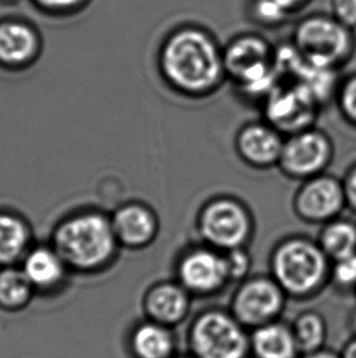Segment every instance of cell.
I'll list each match as a JSON object with an SVG mask.
<instances>
[{
	"mask_svg": "<svg viewBox=\"0 0 356 358\" xmlns=\"http://www.w3.org/2000/svg\"><path fill=\"white\" fill-rule=\"evenodd\" d=\"M39 50V37L32 26L19 20L0 22V64L21 68L34 62Z\"/></svg>",
	"mask_w": 356,
	"mask_h": 358,
	"instance_id": "16",
	"label": "cell"
},
{
	"mask_svg": "<svg viewBox=\"0 0 356 358\" xmlns=\"http://www.w3.org/2000/svg\"><path fill=\"white\" fill-rule=\"evenodd\" d=\"M24 275L34 290L52 291L63 284L68 266L54 247H36L22 261Z\"/></svg>",
	"mask_w": 356,
	"mask_h": 358,
	"instance_id": "17",
	"label": "cell"
},
{
	"mask_svg": "<svg viewBox=\"0 0 356 358\" xmlns=\"http://www.w3.org/2000/svg\"><path fill=\"white\" fill-rule=\"evenodd\" d=\"M116 238L121 245L140 250L153 243L160 230L158 215L147 204H125L111 219Z\"/></svg>",
	"mask_w": 356,
	"mask_h": 358,
	"instance_id": "14",
	"label": "cell"
},
{
	"mask_svg": "<svg viewBox=\"0 0 356 358\" xmlns=\"http://www.w3.org/2000/svg\"><path fill=\"white\" fill-rule=\"evenodd\" d=\"M323 253L331 262L356 253V222L338 217L321 225L316 238Z\"/></svg>",
	"mask_w": 356,
	"mask_h": 358,
	"instance_id": "18",
	"label": "cell"
},
{
	"mask_svg": "<svg viewBox=\"0 0 356 358\" xmlns=\"http://www.w3.org/2000/svg\"><path fill=\"white\" fill-rule=\"evenodd\" d=\"M227 80H231L241 93L265 98L277 85L276 54L265 39L243 36L223 49Z\"/></svg>",
	"mask_w": 356,
	"mask_h": 358,
	"instance_id": "5",
	"label": "cell"
},
{
	"mask_svg": "<svg viewBox=\"0 0 356 358\" xmlns=\"http://www.w3.org/2000/svg\"><path fill=\"white\" fill-rule=\"evenodd\" d=\"M329 284L339 290L356 291V253L331 262Z\"/></svg>",
	"mask_w": 356,
	"mask_h": 358,
	"instance_id": "25",
	"label": "cell"
},
{
	"mask_svg": "<svg viewBox=\"0 0 356 358\" xmlns=\"http://www.w3.org/2000/svg\"><path fill=\"white\" fill-rule=\"evenodd\" d=\"M295 217L303 223L323 225L347 209L342 179L328 173L302 181L292 199Z\"/></svg>",
	"mask_w": 356,
	"mask_h": 358,
	"instance_id": "9",
	"label": "cell"
},
{
	"mask_svg": "<svg viewBox=\"0 0 356 358\" xmlns=\"http://www.w3.org/2000/svg\"><path fill=\"white\" fill-rule=\"evenodd\" d=\"M346 358H356V340L348 348Z\"/></svg>",
	"mask_w": 356,
	"mask_h": 358,
	"instance_id": "32",
	"label": "cell"
},
{
	"mask_svg": "<svg viewBox=\"0 0 356 358\" xmlns=\"http://www.w3.org/2000/svg\"><path fill=\"white\" fill-rule=\"evenodd\" d=\"M342 182L347 199V209L356 215V160L346 170Z\"/></svg>",
	"mask_w": 356,
	"mask_h": 358,
	"instance_id": "29",
	"label": "cell"
},
{
	"mask_svg": "<svg viewBox=\"0 0 356 358\" xmlns=\"http://www.w3.org/2000/svg\"><path fill=\"white\" fill-rule=\"evenodd\" d=\"M264 119L284 136L313 126L318 115V103L298 85H276L265 97Z\"/></svg>",
	"mask_w": 356,
	"mask_h": 358,
	"instance_id": "12",
	"label": "cell"
},
{
	"mask_svg": "<svg viewBox=\"0 0 356 358\" xmlns=\"http://www.w3.org/2000/svg\"><path fill=\"white\" fill-rule=\"evenodd\" d=\"M334 102L344 122L356 129V73L338 83Z\"/></svg>",
	"mask_w": 356,
	"mask_h": 358,
	"instance_id": "24",
	"label": "cell"
},
{
	"mask_svg": "<svg viewBox=\"0 0 356 358\" xmlns=\"http://www.w3.org/2000/svg\"><path fill=\"white\" fill-rule=\"evenodd\" d=\"M119 241L111 219L98 212H84L65 219L54 233V248L68 268L101 271L115 257Z\"/></svg>",
	"mask_w": 356,
	"mask_h": 358,
	"instance_id": "3",
	"label": "cell"
},
{
	"mask_svg": "<svg viewBox=\"0 0 356 358\" xmlns=\"http://www.w3.org/2000/svg\"><path fill=\"white\" fill-rule=\"evenodd\" d=\"M279 4L283 5L289 13H292L293 10L298 9L300 6H303L308 0H277Z\"/></svg>",
	"mask_w": 356,
	"mask_h": 358,
	"instance_id": "31",
	"label": "cell"
},
{
	"mask_svg": "<svg viewBox=\"0 0 356 358\" xmlns=\"http://www.w3.org/2000/svg\"><path fill=\"white\" fill-rule=\"evenodd\" d=\"M254 346L261 358H292L295 339L283 325L267 324L256 330Z\"/></svg>",
	"mask_w": 356,
	"mask_h": 358,
	"instance_id": "22",
	"label": "cell"
},
{
	"mask_svg": "<svg viewBox=\"0 0 356 358\" xmlns=\"http://www.w3.org/2000/svg\"><path fill=\"white\" fill-rule=\"evenodd\" d=\"M161 76L169 87L189 99H205L226 81L223 50L202 29H178L165 41L159 54Z\"/></svg>",
	"mask_w": 356,
	"mask_h": 358,
	"instance_id": "1",
	"label": "cell"
},
{
	"mask_svg": "<svg viewBox=\"0 0 356 358\" xmlns=\"http://www.w3.org/2000/svg\"><path fill=\"white\" fill-rule=\"evenodd\" d=\"M132 350L138 358H166L172 350V338L165 325L148 322L132 335Z\"/></svg>",
	"mask_w": 356,
	"mask_h": 358,
	"instance_id": "20",
	"label": "cell"
},
{
	"mask_svg": "<svg viewBox=\"0 0 356 358\" xmlns=\"http://www.w3.org/2000/svg\"><path fill=\"white\" fill-rule=\"evenodd\" d=\"M84 0H34L36 4L40 8L54 11V13H63L77 8L82 4Z\"/></svg>",
	"mask_w": 356,
	"mask_h": 358,
	"instance_id": "30",
	"label": "cell"
},
{
	"mask_svg": "<svg viewBox=\"0 0 356 358\" xmlns=\"http://www.w3.org/2000/svg\"><path fill=\"white\" fill-rule=\"evenodd\" d=\"M255 229L251 207L233 194H215L207 199L195 217L199 241L222 252L249 247Z\"/></svg>",
	"mask_w": 356,
	"mask_h": 358,
	"instance_id": "4",
	"label": "cell"
},
{
	"mask_svg": "<svg viewBox=\"0 0 356 358\" xmlns=\"http://www.w3.org/2000/svg\"><path fill=\"white\" fill-rule=\"evenodd\" d=\"M353 322H354V327H355L356 329V315H354V320H353Z\"/></svg>",
	"mask_w": 356,
	"mask_h": 358,
	"instance_id": "34",
	"label": "cell"
},
{
	"mask_svg": "<svg viewBox=\"0 0 356 358\" xmlns=\"http://www.w3.org/2000/svg\"><path fill=\"white\" fill-rule=\"evenodd\" d=\"M29 229L14 214L0 213V266H9L26 255Z\"/></svg>",
	"mask_w": 356,
	"mask_h": 358,
	"instance_id": "19",
	"label": "cell"
},
{
	"mask_svg": "<svg viewBox=\"0 0 356 358\" xmlns=\"http://www.w3.org/2000/svg\"><path fill=\"white\" fill-rule=\"evenodd\" d=\"M226 259L227 271L232 282H241L251 275L253 257L249 247L236 248L231 251L223 252Z\"/></svg>",
	"mask_w": 356,
	"mask_h": 358,
	"instance_id": "26",
	"label": "cell"
},
{
	"mask_svg": "<svg viewBox=\"0 0 356 358\" xmlns=\"http://www.w3.org/2000/svg\"><path fill=\"white\" fill-rule=\"evenodd\" d=\"M285 136L265 119L248 121L237 130L235 150L242 163L255 170L277 168Z\"/></svg>",
	"mask_w": 356,
	"mask_h": 358,
	"instance_id": "13",
	"label": "cell"
},
{
	"mask_svg": "<svg viewBox=\"0 0 356 358\" xmlns=\"http://www.w3.org/2000/svg\"><path fill=\"white\" fill-rule=\"evenodd\" d=\"M293 47L305 63L336 71L352 58L355 42L352 29L333 16H313L298 24Z\"/></svg>",
	"mask_w": 356,
	"mask_h": 358,
	"instance_id": "6",
	"label": "cell"
},
{
	"mask_svg": "<svg viewBox=\"0 0 356 358\" xmlns=\"http://www.w3.org/2000/svg\"><path fill=\"white\" fill-rule=\"evenodd\" d=\"M191 301L192 295L176 279L160 281L145 295V312L153 322L166 327L186 317Z\"/></svg>",
	"mask_w": 356,
	"mask_h": 358,
	"instance_id": "15",
	"label": "cell"
},
{
	"mask_svg": "<svg viewBox=\"0 0 356 358\" xmlns=\"http://www.w3.org/2000/svg\"><path fill=\"white\" fill-rule=\"evenodd\" d=\"M355 294H356V291H355Z\"/></svg>",
	"mask_w": 356,
	"mask_h": 358,
	"instance_id": "35",
	"label": "cell"
},
{
	"mask_svg": "<svg viewBox=\"0 0 356 358\" xmlns=\"http://www.w3.org/2000/svg\"><path fill=\"white\" fill-rule=\"evenodd\" d=\"M334 158V143L327 132L310 126L284 137L277 169L287 179L305 180L327 173Z\"/></svg>",
	"mask_w": 356,
	"mask_h": 358,
	"instance_id": "7",
	"label": "cell"
},
{
	"mask_svg": "<svg viewBox=\"0 0 356 358\" xmlns=\"http://www.w3.org/2000/svg\"><path fill=\"white\" fill-rule=\"evenodd\" d=\"M193 343L202 358H242L246 336L238 320L221 310H209L193 328Z\"/></svg>",
	"mask_w": 356,
	"mask_h": 358,
	"instance_id": "11",
	"label": "cell"
},
{
	"mask_svg": "<svg viewBox=\"0 0 356 358\" xmlns=\"http://www.w3.org/2000/svg\"><path fill=\"white\" fill-rule=\"evenodd\" d=\"M34 292V287L22 269L9 266L0 271V308L10 312L24 310Z\"/></svg>",
	"mask_w": 356,
	"mask_h": 358,
	"instance_id": "21",
	"label": "cell"
},
{
	"mask_svg": "<svg viewBox=\"0 0 356 358\" xmlns=\"http://www.w3.org/2000/svg\"><path fill=\"white\" fill-rule=\"evenodd\" d=\"M253 11L260 24H277L288 16V10L277 0H256Z\"/></svg>",
	"mask_w": 356,
	"mask_h": 358,
	"instance_id": "27",
	"label": "cell"
},
{
	"mask_svg": "<svg viewBox=\"0 0 356 358\" xmlns=\"http://www.w3.org/2000/svg\"><path fill=\"white\" fill-rule=\"evenodd\" d=\"M333 17L352 29L356 27V0H332Z\"/></svg>",
	"mask_w": 356,
	"mask_h": 358,
	"instance_id": "28",
	"label": "cell"
},
{
	"mask_svg": "<svg viewBox=\"0 0 356 358\" xmlns=\"http://www.w3.org/2000/svg\"><path fill=\"white\" fill-rule=\"evenodd\" d=\"M285 297V292L269 273L251 274L238 282L232 297V312L242 323L265 324L279 315Z\"/></svg>",
	"mask_w": 356,
	"mask_h": 358,
	"instance_id": "10",
	"label": "cell"
},
{
	"mask_svg": "<svg viewBox=\"0 0 356 358\" xmlns=\"http://www.w3.org/2000/svg\"><path fill=\"white\" fill-rule=\"evenodd\" d=\"M175 279L192 296H210L231 284L225 253L204 242H193L175 262Z\"/></svg>",
	"mask_w": 356,
	"mask_h": 358,
	"instance_id": "8",
	"label": "cell"
},
{
	"mask_svg": "<svg viewBox=\"0 0 356 358\" xmlns=\"http://www.w3.org/2000/svg\"><path fill=\"white\" fill-rule=\"evenodd\" d=\"M325 324L318 313L308 312L295 322V339L303 349H313L322 343Z\"/></svg>",
	"mask_w": 356,
	"mask_h": 358,
	"instance_id": "23",
	"label": "cell"
},
{
	"mask_svg": "<svg viewBox=\"0 0 356 358\" xmlns=\"http://www.w3.org/2000/svg\"><path fill=\"white\" fill-rule=\"evenodd\" d=\"M309 358H336L334 356H332V355L329 354H318V355H313V356H311V357Z\"/></svg>",
	"mask_w": 356,
	"mask_h": 358,
	"instance_id": "33",
	"label": "cell"
},
{
	"mask_svg": "<svg viewBox=\"0 0 356 358\" xmlns=\"http://www.w3.org/2000/svg\"><path fill=\"white\" fill-rule=\"evenodd\" d=\"M331 261L316 238L293 234L279 238L269 256V274L285 295L306 299L329 284Z\"/></svg>",
	"mask_w": 356,
	"mask_h": 358,
	"instance_id": "2",
	"label": "cell"
}]
</instances>
